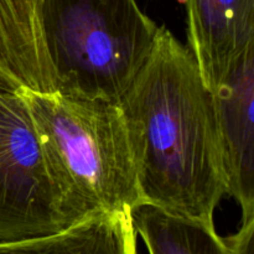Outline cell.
Returning <instances> with one entry per match:
<instances>
[{
    "mask_svg": "<svg viewBox=\"0 0 254 254\" xmlns=\"http://www.w3.org/2000/svg\"><path fill=\"white\" fill-rule=\"evenodd\" d=\"M254 218L242 221L237 233L223 238L231 254H254Z\"/></svg>",
    "mask_w": 254,
    "mask_h": 254,
    "instance_id": "obj_10",
    "label": "cell"
},
{
    "mask_svg": "<svg viewBox=\"0 0 254 254\" xmlns=\"http://www.w3.org/2000/svg\"><path fill=\"white\" fill-rule=\"evenodd\" d=\"M0 86L56 91L42 24V0H0Z\"/></svg>",
    "mask_w": 254,
    "mask_h": 254,
    "instance_id": "obj_7",
    "label": "cell"
},
{
    "mask_svg": "<svg viewBox=\"0 0 254 254\" xmlns=\"http://www.w3.org/2000/svg\"><path fill=\"white\" fill-rule=\"evenodd\" d=\"M189 45L211 92L254 46V0H185Z\"/></svg>",
    "mask_w": 254,
    "mask_h": 254,
    "instance_id": "obj_6",
    "label": "cell"
},
{
    "mask_svg": "<svg viewBox=\"0 0 254 254\" xmlns=\"http://www.w3.org/2000/svg\"><path fill=\"white\" fill-rule=\"evenodd\" d=\"M180 2H185V0H179Z\"/></svg>",
    "mask_w": 254,
    "mask_h": 254,
    "instance_id": "obj_11",
    "label": "cell"
},
{
    "mask_svg": "<svg viewBox=\"0 0 254 254\" xmlns=\"http://www.w3.org/2000/svg\"><path fill=\"white\" fill-rule=\"evenodd\" d=\"M129 216L149 254H231L215 225L169 212L146 201L136 202Z\"/></svg>",
    "mask_w": 254,
    "mask_h": 254,
    "instance_id": "obj_9",
    "label": "cell"
},
{
    "mask_svg": "<svg viewBox=\"0 0 254 254\" xmlns=\"http://www.w3.org/2000/svg\"><path fill=\"white\" fill-rule=\"evenodd\" d=\"M87 217L19 88L0 86V243L55 235Z\"/></svg>",
    "mask_w": 254,
    "mask_h": 254,
    "instance_id": "obj_4",
    "label": "cell"
},
{
    "mask_svg": "<svg viewBox=\"0 0 254 254\" xmlns=\"http://www.w3.org/2000/svg\"><path fill=\"white\" fill-rule=\"evenodd\" d=\"M0 254H138L129 212H98L45 237L0 243Z\"/></svg>",
    "mask_w": 254,
    "mask_h": 254,
    "instance_id": "obj_8",
    "label": "cell"
},
{
    "mask_svg": "<svg viewBox=\"0 0 254 254\" xmlns=\"http://www.w3.org/2000/svg\"><path fill=\"white\" fill-rule=\"evenodd\" d=\"M211 93L227 195L247 221L254 218V46Z\"/></svg>",
    "mask_w": 254,
    "mask_h": 254,
    "instance_id": "obj_5",
    "label": "cell"
},
{
    "mask_svg": "<svg viewBox=\"0 0 254 254\" xmlns=\"http://www.w3.org/2000/svg\"><path fill=\"white\" fill-rule=\"evenodd\" d=\"M56 91L119 102L148 60L159 26L135 0H42Z\"/></svg>",
    "mask_w": 254,
    "mask_h": 254,
    "instance_id": "obj_3",
    "label": "cell"
},
{
    "mask_svg": "<svg viewBox=\"0 0 254 254\" xmlns=\"http://www.w3.org/2000/svg\"><path fill=\"white\" fill-rule=\"evenodd\" d=\"M35 127L86 215L129 212L140 201L118 102L19 88Z\"/></svg>",
    "mask_w": 254,
    "mask_h": 254,
    "instance_id": "obj_2",
    "label": "cell"
},
{
    "mask_svg": "<svg viewBox=\"0 0 254 254\" xmlns=\"http://www.w3.org/2000/svg\"><path fill=\"white\" fill-rule=\"evenodd\" d=\"M140 201L215 225L227 195L212 93L192 52L165 26L119 99Z\"/></svg>",
    "mask_w": 254,
    "mask_h": 254,
    "instance_id": "obj_1",
    "label": "cell"
}]
</instances>
